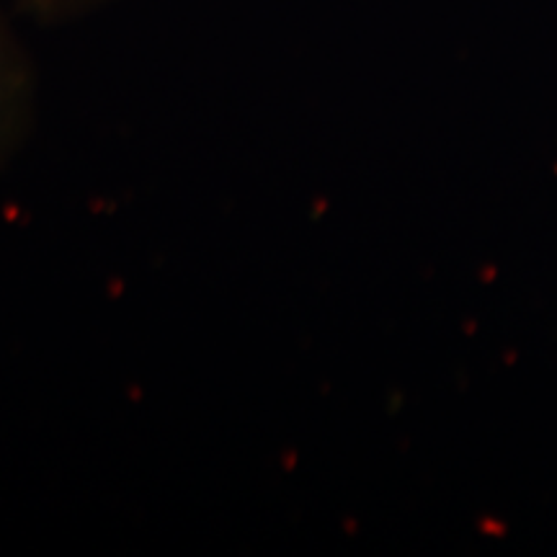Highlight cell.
I'll return each instance as SVG.
<instances>
[{"label": "cell", "instance_id": "1", "mask_svg": "<svg viewBox=\"0 0 557 557\" xmlns=\"http://www.w3.org/2000/svg\"><path fill=\"white\" fill-rule=\"evenodd\" d=\"M34 70L26 50L0 13V169L16 156L32 129Z\"/></svg>", "mask_w": 557, "mask_h": 557}, {"label": "cell", "instance_id": "2", "mask_svg": "<svg viewBox=\"0 0 557 557\" xmlns=\"http://www.w3.org/2000/svg\"><path fill=\"white\" fill-rule=\"evenodd\" d=\"M103 0H18L21 11H26L34 18L41 21H62L73 18L83 11L96 9Z\"/></svg>", "mask_w": 557, "mask_h": 557}]
</instances>
